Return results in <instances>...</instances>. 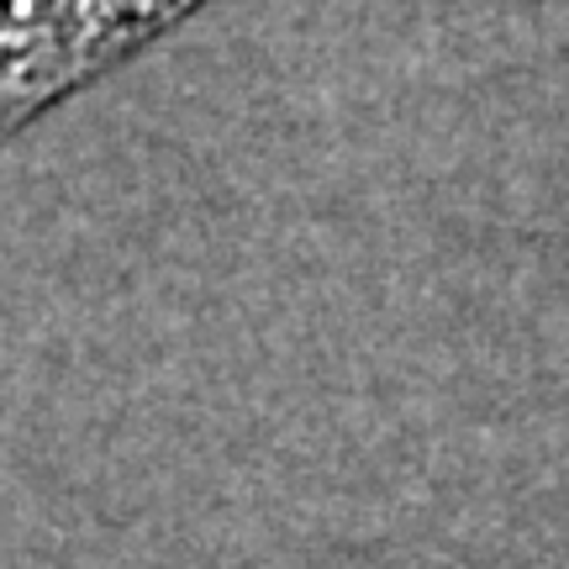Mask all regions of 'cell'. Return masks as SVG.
<instances>
[{"mask_svg":"<svg viewBox=\"0 0 569 569\" xmlns=\"http://www.w3.org/2000/svg\"><path fill=\"white\" fill-rule=\"evenodd\" d=\"M201 6L206 0H0V142Z\"/></svg>","mask_w":569,"mask_h":569,"instance_id":"cell-1","label":"cell"}]
</instances>
